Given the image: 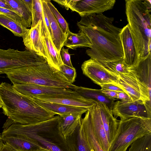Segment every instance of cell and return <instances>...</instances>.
I'll return each mask as SVG.
<instances>
[{
  "mask_svg": "<svg viewBox=\"0 0 151 151\" xmlns=\"http://www.w3.org/2000/svg\"><path fill=\"white\" fill-rule=\"evenodd\" d=\"M151 133V119L133 116L119 121L109 151H127L135 141Z\"/></svg>",
  "mask_w": 151,
  "mask_h": 151,
  "instance_id": "6",
  "label": "cell"
},
{
  "mask_svg": "<svg viewBox=\"0 0 151 151\" xmlns=\"http://www.w3.org/2000/svg\"><path fill=\"white\" fill-rule=\"evenodd\" d=\"M1 151H18L6 143L3 145Z\"/></svg>",
  "mask_w": 151,
  "mask_h": 151,
  "instance_id": "40",
  "label": "cell"
},
{
  "mask_svg": "<svg viewBox=\"0 0 151 151\" xmlns=\"http://www.w3.org/2000/svg\"><path fill=\"white\" fill-rule=\"evenodd\" d=\"M65 139L70 151H91L82 128L81 122L73 132Z\"/></svg>",
  "mask_w": 151,
  "mask_h": 151,
  "instance_id": "22",
  "label": "cell"
},
{
  "mask_svg": "<svg viewBox=\"0 0 151 151\" xmlns=\"http://www.w3.org/2000/svg\"><path fill=\"white\" fill-rule=\"evenodd\" d=\"M42 22V36L47 52L48 62L52 67L60 71V68L63 64L60 53L57 51L55 47L50 33L46 24L45 19Z\"/></svg>",
  "mask_w": 151,
  "mask_h": 151,
  "instance_id": "16",
  "label": "cell"
},
{
  "mask_svg": "<svg viewBox=\"0 0 151 151\" xmlns=\"http://www.w3.org/2000/svg\"><path fill=\"white\" fill-rule=\"evenodd\" d=\"M82 114L76 112L60 116V128L65 138L73 132L81 122Z\"/></svg>",
  "mask_w": 151,
  "mask_h": 151,
  "instance_id": "23",
  "label": "cell"
},
{
  "mask_svg": "<svg viewBox=\"0 0 151 151\" xmlns=\"http://www.w3.org/2000/svg\"><path fill=\"white\" fill-rule=\"evenodd\" d=\"M2 14L0 12V14Z\"/></svg>",
  "mask_w": 151,
  "mask_h": 151,
  "instance_id": "47",
  "label": "cell"
},
{
  "mask_svg": "<svg viewBox=\"0 0 151 151\" xmlns=\"http://www.w3.org/2000/svg\"><path fill=\"white\" fill-rule=\"evenodd\" d=\"M116 2L115 0H72L70 9L82 17L111 9Z\"/></svg>",
  "mask_w": 151,
  "mask_h": 151,
  "instance_id": "10",
  "label": "cell"
},
{
  "mask_svg": "<svg viewBox=\"0 0 151 151\" xmlns=\"http://www.w3.org/2000/svg\"><path fill=\"white\" fill-rule=\"evenodd\" d=\"M128 151H151V133L135 141Z\"/></svg>",
  "mask_w": 151,
  "mask_h": 151,
  "instance_id": "30",
  "label": "cell"
},
{
  "mask_svg": "<svg viewBox=\"0 0 151 151\" xmlns=\"http://www.w3.org/2000/svg\"><path fill=\"white\" fill-rule=\"evenodd\" d=\"M3 142L1 137V134H0V151H1V148L4 144Z\"/></svg>",
  "mask_w": 151,
  "mask_h": 151,
  "instance_id": "43",
  "label": "cell"
},
{
  "mask_svg": "<svg viewBox=\"0 0 151 151\" xmlns=\"http://www.w3.org/2000/svg\"><path fill=\"white\" fill-rule=\"evenodd\" d=\"M97 104L110 145L116 133L119 121L114 116L112 111L110 110L104 104L99 102Z\"/></svg>",
  "mask_w": 151,
  "mask_h": 151,
  "instance_id": "19",
  "label": "cell"
},
{
  "mask_svg": "<svg viewBox=\"0 0 151 151\" xmlns=\"http://www.w3.org/2000/svg\"><path fill=\"white\" fill-rule=\"evenodd\" d=\"M100 63L108 70L118 76L120 73H126L129 72V67L123 60Z\"/></svg>",
  "mask_w": 151,
  "mask_h": 151,
  "instance_id": "31",
  "label": "cell"
},
{
  "mask_svg": "<svg viewBox=\"0 0 151 151\" xmlns=\"http://www.w3.org/2000/svg\"><path fill=\"white\" fill-rule=\"evenodd\" d=\"M23 1L31 11L32 4V0H23Z\"/></svg>",
  "mask_w": 151,
  "mask_h": 151,
  "instance_id": "42",
  "label": "cell"
},
{
  "mask_svg": "<svg viewBox=\"0 0 151 151\" xmlns=\"http://www.w3.org/2000/svg\"><path fill=\"white\" fill-rule=\"evenodd\" d=\"M92 127L96 137L104 151H109V144L101 119L97 103L89 108Z\"/></svg>",
  "mask_w": 151,
  "mask_h": 151,
  "instance_id": "17",
  "label": "cell"
},
{
  "mask_svg": "<svg viewBox=\"0 0 151 151\" xmlns=\"http://www.w3.org/2000/svg\"><path fill=\"white\" fill-rule=\"evenodd\" d=\"M45 0L49 8L52 12L63 32L67 34L69 30L67 22L52 4L50 1Z\"/></svg>",
  "mask_w": 151,
  "mask_h": 151,
  "instance_id": "33",
  "label": "cell"
},
{
  "mask_svg": "<svg viewBox=\"0 0 151 151\" xmlns=\"http://www.w3.org/2000/svg\"><path fill=\"white\" fill-rule=\"evenodd\" d=\"M20 17L22 24L26 28L31 27L32 22L31 11L23 0H4Z\"/></svg>",
  "mask_w": 151,
  "mask_h": 151,
  "instance_id": "27",
  "label": "cell"
},
{
  "mask_svg": "<svg viewBox=\"0 0 151 151\" xmlns=\"http://www.w3.org/2000/svg\"><path fill=\"white\" fill-rule=\"evenodd\" d=\"M39 151H50L45 150V149H42V150H40Z\"/></svg>",
  "mask_w": 151,
  "mask_h": 151,
  "instance_id": "45",
  "label": "cell"
},
{
  "mask_svg": "<svg viewBox=\"0 0 151 151\" xmlns=\"http://www.w3.org/2000/svg\"><path fill=\"white\" fill-rule=\"evenodd\" d=\"M12 86L14 89L19 93L31 98L35 96L42 94L79 95L75 91L68 88L40 86L32 84H13Z\"/></svg>",
  "mask_w": 151,
  "mask_h": 151,
  "instance_id": "13",
  "label": "cell"
},
{
  "mask_svg": "<svg viewBox=\"0 0 151 151\" xmlns=\"http://www.w3.org/2000/svg\"><path fill=\"white\" fill-rule=\"evenodd\" d=\"M42 23L40 20L36 25L31 28L27 34L22 37L23 41L26 49L37 53L47 60V52L42 36Z\"/></svg>",
  "mask_w": 151,
  "mask_h": 151,
  "instance_id": "15",
  "label": "cell"
},
{
  "mask_svg": "<svg viewBox=\"0 0 151 151\" xmlns=\"http://www.w3.org/2000/svg\"><path fill=\"white\" fill-rule=\"evenodd\" d=\"M127 20L139 58L151 54V1L126 0Z\"/></svg>",
  "mask_w": 151,
  "mask_h": 151,
  "instance_id": "4",
  "label": "cell"
},
{
  "mask_svg": "<svg viewBox=\"0 0 151 151\" xmlns=\"http://www.w3.org/2000/svg\"><path fill=\"white\" fill-rule=\"evenodd\" d=\"M0 7L15 12L11 6L5 1L4 0H0Z\"/></svg>",
  "mask_w": 151,
  "mask_h": 151,
  "instance_id": "41",
  "label": "cell"
},
{
  "mask_svg": "<svg viewBox=\"0 0 151 151\" xmlns=\"http://www.w3.org/2000/svg\"><path fill=\"white\" fill-rule=\"evenodd\" d=\"M69 48L65 49L63 47L61 49L60 54L64 64L70 67L73 68L70 60V55L68 52Z\"/></svg>",
  "mask_w": 151,
  "mask_h": 151,
  "instance_id": "35",
  "label": "cell"
},
{
  "mask_svg": "<svg viewBox=\"0 0 151 151\" xmlns=\"http://www.w3.org/2000/svg\"><path fill=\"white\" fill-rule=\"evenodd\" d=\"M81 68L84 75L100 86L109 83L117 86L119 76L108 70L95 60L90 58L85 61Z\"/></svg>",
  "mask_w": 151,
  "mask_h": 151,
  "instance_id": "9",
  "label": "cell"
},
{
  "mask_svg": "<svg viewBox=\"0 0 151 151\" xmlns=\"http://www.w3.org/2000/svg\"><path fill=\"white\" fill-rule=\"evenodd\" d=\"M112 112L114 116L119 117L120 120L133 116L150 118L142 101H117L114 102Z\"/></svg>",
  "mask_w": 151,
  "mask_h": 151,
  "instance_id": "11",
  "label": "cell"
},
{
  "mask_svg": "<svg viewBox=\"0 0 151 151\" xmlns=\"http://www.w3.org/2000/svg\"><path fill=\"white\" fill-rule=\"evenodd\" d=\"M46 60L43 57L27 49L20 51L0 49V75L19 67L37 64Z\"/></svg>",
  "mask_w": 151,
  "mask_h": 151,
  "instance_id": "7",
  "label": "cell"
},
{
  "mask_svg": "<svg viewBox=\"0 0 151 151\" xmlns=\"http://www.w3.org/2000/svg\"><path fill=\"white\" fill-rule=\"evenodd\" d=\"M60 71L63 73L70 83L72 84L75 81L76 73L74 67H70L63 64L60 68Z\"/></svg>",
  "mask_w": 151,
  "mask_h": 151,
  "instance_id": "34",
  "label": "cell"
},
{
  "mask_svg": "<svg viewBox=\"0 0 151 151\" xmlns=\"http://www.w3.org/2000/svg\"><path fill=\"white\" fill-rule=\"evenodd\" d=\"M34 99L38 104L45 109L59 116L68 113L76 112L83 114L86 113L89 108L45 102L35 98Z\"/></svg>",
  "mask_w": 151,
  "mask_h": 151,
  "instance_id": "24",
  "label": "cell"
},
{
  "mask_svg": "<svg viewBox=\"0 0 151 151\" xmlns=\"http://www.w3.org/2000/svg\"><path fill=\"white\" fill-rule=\"evenodd\" d=\"M42 8L45 12L48 19L52 34V40L57 51L60 53L63 47L67 34L65 33L50 10L45 0H41Z\"/></svg>",
  "mask_w": 151,
  "mask_h": 151,
  "instance_id": "18",
  "label": "cell"
},
{
  "mask_svg": "<svg viewBox=\"0 0 151 151\" xmlns=\"http://www.w3.org/2000/svg\"><path fill=\"white\" fill-rule=\"evenodd\" d=\"M101 90L106 96L111 98L118 99L117 92L104 89H101Z\"/></svg>",
  "mask_w": 151,
  "mask_h": 151,
  "instance_id": "38",
  "label": "cell"
},
{
  "mask_svg": "<svg viewBox=\"0 0 151 151\" xmlns=\"http://www.w3.org/2000/svg\"><path fill=\"white\" fill-rule=\"evenodd\" d=\"M2 139L18 151H39L42 149L34 141L14 137L1 135Z\"/></svg>",
  "mask_w": 151,
  "mask_h": 151,
  "instance_id": "26",
  "label": "cell"
},
{
  "mask_svg": "<svg viewBox=\"0 0 151 151\" xmlns=\"http://www.w3.org/2000/svg\"><path fill=\"white\" fill-rule=\"evenodd\" d=\"M134 76L140 94L141 100L151 115V54L145 58H139L137 63L129 68Z\"/></svg>",
  "mask_w": 151,
  "mask_h": 151,
  "instance_id": "8",
  "label": "cell"
},
{
  "mask_svg": "<svg viewBox=\"0 0 151 151\" xmlns=\"http://www.w3.org/2000/svg\"><path fill=\"white\" fill-rule=\"evenodd\" d=\"M32 98L45 102L87 108H89L97 103L95 101L85 98L79 95L42 94L35 96Z\"/></svg>",
  "mask_w": 151,
  "mask_h": 151,
  "instance_id": "12",
  "label": "cell"
},
{
  "mask_svg": "<svg viewBox=\"0 0 151 151\" xmlns=\"http://www.w3.org/2000/svg\"><path fill=\"white\" fill-rule=\"evenodd\" d=\"M60 117L58 115L30 124L12 123L4 128L1 135L33 141L42 149L50 151H70L60 128Z\"/></svg>",
  "mask_w": 151,
  "mask_h": 151,
  "instance_id": "3",
  "label": "cell"
},
{
  "mask_svg": "<svg viewBox=\"0 0 151 151\" xmlns=\"http://www.w3.org/2000/svg\"><path fill=\"white\" fill-rule=\"evenodd\" d=\"M2 106H3L2 104V102L0 99V108H2Z\"/></svg>",
  "mask_w": 151,
  "mask_h": 151,
  "instance_id": "44",
  "label": "cell"
},
{
  "mask_svg": "<svg viewBox=\"0 0 151 151\" xmlns=\"http://www.w3.org/2000/svg\"><path fill=\"white\" fill-rule=\"evenodd\" d=\"M32 22L31 28L37 25L40 20L42 21L44 18L41 0H32L31 10Z\"/></svg>",
  "mask_w": 151,
  "mask_h": 151,
  "instance_id": "32",
  "label": "cell"
},
{
  "mask_svg": "<svg viewBox=\"0 0 151 151\" xmlns=\"http://www.w3.org/2000/svg\"><path fill=\"white\" fill-rule=\"evenodd\" d=\"M117 95L118 99L121 100L125 101H132L130 97L125 92H117Z\"/></svg>",
  "mask_w": 151,
  "mask_h": 151,
  "instance_id": "39",
  "label": "cell"
},
{
  "mask_svg": "<svg viewBox=\"0 0 151 151\" xmlns=\"http://www.w3.org/2000/svg\"><path fill=\"white\" fill-rule=\"evenodd\" d=\"M0 99L3 113L12 123L24 125L37 123L56 114L40 106L34 98L20 93L6 82L0 84Z\"/></svg>",
  "mask_w": 151,
  "mask_h": 151,
  "instance_id": "2",
  "label": "cell"
},
{
  "mask_svg": "<svg viewBox=\"0 0 151 151\" xmlns=\"http://www.w3.org/2000/svg\"><path fill=\"white\" fill-rule=\"evenodd\" d=\"M73 90L83 98L104 104L111 111H112L115 99L106 96L101 89L89 88L75 86Z\"/></svg>",
  "mask_w": 151,
  "mask_h": 151,
  "instance_id": "21",
  "label": "cell"
},
{
  "mask_svg": "<svg viewBox=\"0 0 151 151\" xmlns=\"http://www.w3.org/2000/svg\"><path fill=\"white\" fill-rule=\"evenodd\" d=\"M101 89L109 90L116 92H124L122 88L113 83H109L103 84L101 86Z\"/></svg>",
  "mask_w": 151,
  "mask_h": 151,
  "instance_id": "37",
  "label": "cell"
},
{
  "mask_svg": "<svg viewBox=\"0 0 151 151\" xmlns=\"http://www.w3.org/2000/svg\"><path fill=\"white\" fill-rule=\"evenodd\" d=\"M81 125L90 149L94 151H104L95 135L90 113L88 110L86 112L84 117L81 119Z\"/></svg>",
  "mask_w": 151,
  "mask_h": 151,
  "instance_id": "25",
  "label": "cell"
},
{
  "mask_svg": "<svg viewBox=\"0 0 151 151\" xmlns=\"http://www.w3.org/2000/svg\"><path fill=\"white\" fill-rule=\"evenodd\" d=\"M6 74L13 84H32L73 90L76 86L68 81L61 71L51 66L47 60L16 68Z\"/></svg>",
  "mask_w": 151,
  "mask_h": 151,
  "instance_id": "5",
  "label": "cell"
},
{
  "mask_svg": "<svg viewBox=\"0 0 151 151\" xmlns=\"http://www.w3.org/2000/svg\"><path fill=\"white\" fill-rule=\"evenodd\" d=\"M119 76L117 86L123 90L132 101L141 100L139 88L133 74L129 70L127 73H120Z\"/></svg>",
  "mask_w": 151,
  "mask_h": 151,
  "instance_id": "20",
  "label": "cell"
},
{
  "mask_svg": "<svg viewBox=\"0 0 151 151\" xmlns=\"http://www.w3.org/2000/svg\"><path fill=\"white\" fill-rule=\"evenodd\" d=\"M0 12L23 25L20 17L16 12L0 7Z\"/></svg>",
  "mask_w": 151,
  "mask_h": 151,
  "instance_id": "36",
  "label": "cell"
},
{
  "mask_svg": "<svg viewBox=\"0 0 151 151\" xmlns=\"http://www.w3.org/2000/svg\"><path fill=\"white\" fill-rule=\"evenodd\" d=\"M114 18L102 14L81 17L77 24L79 30L88 37L91 44L86 53L99 63L123 60L120 38L122 28L114 26Z\"/></svg>",
  "mask_w": 151,
  "mask_h": 151,
  "instance_id": "1",
  "label": "cell"
},
{
  "mask_svg": "<svg viewBox=\"0 0 151 151\" xmlns=\"http://www.w3.org/2000/svg\"><path fill=\"white\" fill-rule=\"evenodd\" d=\"M91 150V151H94V150Z\"/></svg>",
  "mask_w": 151,
  "mask_h": 151,
  "instance_id": "46",
  "label": "cell"
},
{
  "mask_svg": "<svg viewBox=\"0 0 151 151\" xmlns=\"http://www.w3.org/2000/svg\"><path fill=\"white\" fill-rule=\"evenodd\" d=\"M0 25L9 30L15 36L19 37H23L29 30L3 14H0Z\"/></svg>",
  "mask_w": 151,
  "mask_h": 151,
  "instance_id": "29",
  "label": "cell"
},
{
  "mask_svg": "<svg viewBox=\"0 0 151 151\" xmlns=\"http://www.w3.org/2000/svg\"><path fill=\"white\" fill-rule=\"evenodd\" d=\"M119 36L124 53L123 61L129 68L135 65L139 60V57L128 24L122 28Z\"/></svg>",
  "mask_w": 151,
  "mask_h": 151,
  "instance_id": "14",
  "label": "cell"
},
{
  "mask_svg": "<svg viewBox=\"0 0 151 151\" xmlns=\"http://www.w3.org/2000/svg\"><path fill=\"white\" fill-rule=\"evenodd\" d=\"M63 45L69 49L75 50L81 47L90 48L91 44L88 37L83 32L79 30V33H75L69 30L67 33L66 39Z\"/></svg>",
  "mask_w": 151,
  "mask_h": 151,
  "instance_id": "28",
  "label": "cell"
}]
</instances>
